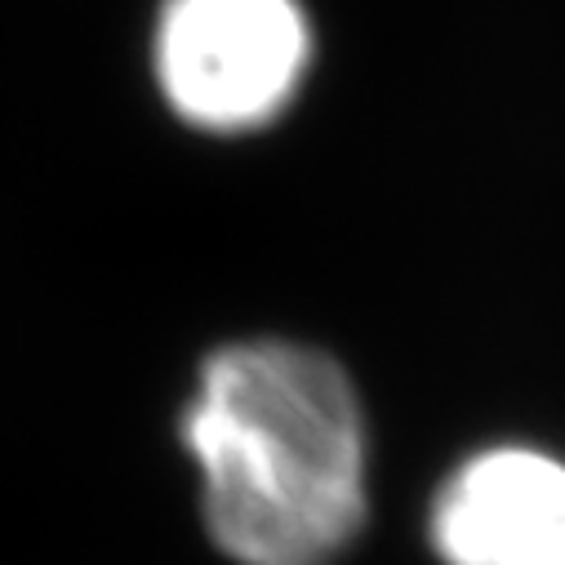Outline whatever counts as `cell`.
I'll use <instances>...</instances> for the list:
<instances>
[{"instance_id": "obj_2", "label": "cell", "mask_w": 565, "mask_h": 565, "mask_svg": "<svg viewBox=\"0 0 565 565\" xmlns=\"http://www.w3.org/2000/svg\"><path fill=\"white\" fill-rule=\"evenodd\" d=\"M308 50L295 0H166L157 81L183 120L214 134L254 129L295 98Z\"/></svg>"}, {"instance_id": "obj_3", "label": "cell", "mask_w": 565, "mask_h": 565, "mask_svg": "<svg viewBox=\"0 0 565 565\" xmlns=\"http://www.w3.org/2000/svg\"><path fill=\"white\" fill-rule=\"evenodd\" d=\"M450 565H565V463L539 450L468 459L433 512Z\"/></svg>"}, {"instance_id": "obj_1", "label": "cell", "mask_w": 565, "mask_h": 565, "mask_svg": "<svg viewBox=\"0 0 565 565\" xmlns=\"http://www.w3.org/2000/svg\"><path fill=\"white\" fill-rule=\"evenodd\" d=\"M205 525L241 565H330L365 516V433L348 374L317 348L232 343L183 414Z\"/></svg>"}]
</instances>
